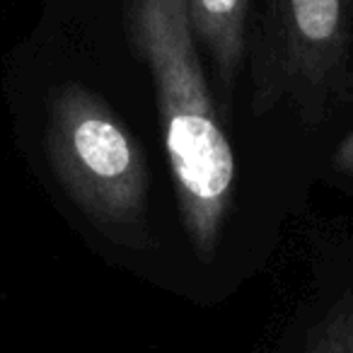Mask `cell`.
Wrapping results in <instances>:
<instances>
[{"mask_svg":"<svg viewBox=\"0 0 353 353\" xmlns=\"http://www.w3.org/2000/svg\"><path fill=\"white\" fill-rule=\"evenodd\" d=\"M128 34L155 88L179 223L199 259L211 261L235 192V152L208 90L187 0H128Z\"/></svg>","mask_w":353,"mask_h":353,"instance_id":"6da1fadb","label":"cell"},{"mask_svg":"<svg viewBox=\"0 0 353 353\" xmlns=\"http://www.w3.org/2000/svg\"><path fill=\"white\" fill-rule=\"evenodd\" d=\"M334 165L341 174L353 176V131L343 138V143L336 148V155H334Z\"/></svg>","mask_w":353,"mask_h":353,"instance_id":"8992f818","label":"cell"},{"mask_svg":"<svg viewBox=\"0 0 353 353\" xmlns=\"http://www.w3.org/2000/svg\"><path fill=\"white\" fill-rule=\"evenodd\" d=\"M187 8L194 39L206 49L225 97H230L247 56L250 0H187Z\"/></svg>","mask_w":353,"mask_h":353,"instance_id":"277c9868","label":"cell"},{"mask_svg":"<svg viewBox=\"0 0 353 353\" xmlns=\"http://www.w3.org/2000/svg\"><path fill=\"white\" fill-rule=\"evenodd\" d=\"M310 353H353V307L339 310L322 324Z\"/></svg>","mask_w":353,"mask_h":353,"instance_id":"5b68a950","label":"cell"},{"mask_svg":"<svg viewBox=\"0 0 353 353\" xmlns=\"http://www.w3.org/2000/svg\"><path fill=\"white\" fill-rule=\"evenodd\" d=\"M44 145L63 192L102 235L117 245L148 247L145 150L97 92L78 83L56 88Z\"/></svg>","mask_w":353,"mask_h":353,"instance_id":"7a4b0ae2","label":"cell"},{"mask_svg":"<svg viewBox=\"0 0 353 353\" xmlns=\"http://www.w3.org/2000/svg\"><path fill=\"white\" fill-rule=\"evenodd\" d=\"M353 0H264L252 46V114L290 102L319 121L343 92Z\"/></svg>","mask_w":353,"mask_h":353,"instance_id":"3957f363","label":"cell"}]
</instances>
